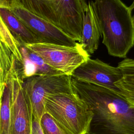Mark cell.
<instances>
[{"label":"cell","mask_w":134,"mask_h":134,"mask_svg":"<svg viewBox=\"0 0 134 134\" xmlns=\"http://www.w3.org/2000/svg\"><path fill=\"white\" fill-rule=\"evenodd\" d=\"M71 82L93 113L87 134H134V105L120 94L72 77Z\"/></svg>","instance_id":"1"},{"label":"cell","mask_w":134,"mask_h":134,"mask_svg":"<svg viewBox=\"0 0 134 134\" xmlns=\"http://www.w3.org/2000/svg\"><path fill=\"white\" fill-rule=\"evenodd\" d=\"M91 4L109 54L125 58L134 45L131 12L121 0H95Z\"/></svg>","instance_id":"2"},{"label":"cell","mask_w":134,"mask_h":134,"mask_svg":"<svg viewBox=\"0 0 134 134\" xmlns=\"http://www.w3.org/2000/svg\"><path fill=\"white\" fill-rule=\"evenodd\" d=\"M13 5L21 7L80 42L87 6L85 0H13Z\"/></svg>","instance_id":"3"},{"label":"cell","mask_w":134,"mask_h":134,"mask_svg":"<svg viewBox=\"0 0 134 134\" xmlns=\"http://www.w3.org/2000/svg\"><path fill=\"white\" fill-rule=\"evenodd\" d=\"M44 112L68 134H87L93 113L75 93L51 94L44 101Z\"/></svg>","instance_id":"4"},{"label":"cell","mask_w":134,"mask_h":134,"mask_svg":"<svg viewBox=\"0 0 134 134\" xmlns=\"http://www.w3.org/2000/svg\"><path fill=\"white\" fill-rule=\"evenodd\" d=\"M71 75L37 74L21 81V86L30 104L32 115L40 121L44 113V101L50 95L74 92Z\"/></svg>","instance_id":"5"},{"label":"cell","mask_w":134,"mask_h":134,"mask_svg":"<svg viewBox=\"0 0 134 134\" xmlns=\"http://www.w3.org/2000/svg\"><path fill=\"white\" fill-rule=\"evenodd\" d=\"M24 46L40 57L48 65L71 76L78 66L90 58L81 46L70 47L46 42L26 43Z\"/></svg>","instance_id":"6"},{"label":"cell","mask_w":134,"mask_h":134,"mask_svg":"<svg viewBox=\"0 0 134 134\" xmlns=\"http://www.w3.org/2000/svg\"><path fill=\"white\" fill-rule=\"evenodd\" d=\"M8 8L14 15L36 36L39 42L70 47H78L80 46L79 43L52 24L21 7L13 5Z\"/></svg>","instance_id":"7"},{"label":"cell","mask_w":134,"mask_h":134,"mask_svg":"<svg viewBox=\"0 0 134 134\" xmlns=\"http://www.w3.org/2000/svg\"><path fill=\"white\" fill-rule=\"evenodd\" d=\"M10 71L13 78V94L9 134H32L31 108L21 86L15 58L13 60Z\"/></svg>","instance_id":"8"},{"label":"cell","mask_w":134,"mask_h":134,"mask_svg":"<svg viewBox=\"0 0 134 134\" xmlns=\"http://www.w3.org/2000/svg\"><path fill=\"white\" fill-rule=\"evenodd\" d=\"M123 75V73L118 67H114L100 60H93L90 58L73 71L71 77L106 87L120 94L115 83Z\"/></svg>","instance_id":"9"},{"label":"cell","mask_w":134,"mask_h":134,"mask_svg":"<svg viewBox=\"0 0 134 134\" xmlns=\"http://www.w3.org/2000/svg\"><path fill=\"white\" fill-rule=\"evenodd\" d=\"M100 36L95 16L89 2L83 18L81 40L79 44L86 52L92 54L98 49Z\"/></svg>","instance_id":"10"},{"label":"cell","mask_w":134,"mask_h":134,"mask_svg":"<svg viewBox=\"0 0 134 134\" xmlns=\"http://www.w3.org/2000/svg\"><path fill=\"white\" fill-rule=\"evenodd\" d=\"M0 16L10 32L22 45L39 42V39L7 7L0 6Z\"/></svg>","instance_id":"11"},{"label":"cell","mask_w":134,"mask_h":134,"mask_svg":"<svg viewBox=\"0 0 134 134\" xmlns=\"http://www.w3.org/2000/svg\"><path fill=\"white\" fill-rule=\"evenodd\" d=\"M12 94L13 78L10 69L6 82L0 91V134H9Z\"/></svg>","instance_id":"12"},{"label":"cell","mask_w":134,"mask_h":134,"mask_svg":"<svg viewBox=\"0 0 134 134\" xmlns=\"http://www.w3.org/2000/svg\"><path fill=\"white\" fill-rule=\"evenodd\" d=\"M0 38L17 62L21 65L23 57L20 51L21 45L14 37L0 16Z\"/></svg>","instance_id":"13"},{"label":"cell","mask_w":134,"mask_h":134,"mask_svg":"<svg viewBox=\"0 0 134 134\" xmlns=\"http://www.w3.org/2000/svg\"><path fill=\"white\" fill-rule=\"evenodd\" d=\"M14 58L0 38V91L6 82Z\"/></svg>","instance_id":"14"},{"label":"cell","mask_w":134,"mask_h":134,"mask_svg":"<svg viewBox=\"0 0 134 134\" xmlns=\"http://www.w3.org/2000/svg\"><path fill=\"white\" fill-rule=\"evenodd\" d=\"M120 94L129 103L134 105V74H124L122 77L115 83Z\"/></svg>","instance_id":"15"},{"label":"cell","mask_w":134,"mask_h":134,"mask_svg":"<svg viewBox=\"0 0 134 134\" xmlns=\"http://www.w3.org/2000/svg\"><path fill=\"white\" fill-rule=\"evenodd\" d=\"M20 51L23 57L21 71L19 73V78L21 81L25 79L37 74V68L35 64L31 61L28 56V50L24 46L21 45Z\"/></svg>","instance_id":"16"},{"label":"cell","mask_w":134,"mask_h":134,"mask_svg":"<svg viewBox=\"0 0 134 134\" xmlns=\"http://www.w3.org/2000/svg\"><path fill=\"white\" fill-rule=\"evenodd\" d=\"M40 124L43 134H68L59 126L51 116L46 112L42 115Z\"/></svg>","instance_id":"17"},{"label":"cell","mask_w":134,"mask_h":134,"mask_svg":"<svg viewBox=\"0 0 134 134\" xmlns=\"http://www.w3.org/2000/svg\"><path fill=\"white\" fill-rule=\"evenodd\" d=\"M28 56L31 61H32L37 66V74L53 75L63 74L61 72L48 65L40 57L29 50H28Z\"/></svg>","instance_id":"18"},{"label":"cell","mask_w":134,"mask_h":134,"mask_svg":"<svg viewBox=\"0 0 134 134\" xmlns=\"http://www.w3.org/2000/svg\"><path fill=\"white\" fill-rule=\"evenodd\" d=\"M117 67L123 74H134V59H125L118 63Z\"/></svg>","instance_id":"19"},{"label":"cell","mask_w":134,"mask_h":134,"mask_svg":"<svg viewBox=\"0 0 134 134\" xmlns=\"http://www.w3.org/2000/svg\"><path fill=\"white\" fill-rule=\"evenodd\" d=\"M32 134H43L40 121L32 116Z\"/></svg>","instance_id":"20"},{"label":"cell","mask_w":134,"mask_h":134,"mask_svg":"<svg viewBox=\"0 0 134 134\" xmlns=\"http://www.w3.org/2000/svg\"><path fill=\"white\" fill-rule=\"evenodd\" d=\"M13 0H0V6L9 8L13 4Z\"/></svg>","instance_id":"21"},{"label":"cell","mask_w":134,"mask_h":134,"mask_svg":"<svg viewBox=\"0 0 134 134\" xmlns=\"http://www.w3.org/2000/svg\"><path fill=\"white\" fill-rule=\"evenodd\" d=\"M128 8L131 12H132L134 9V1H133L132 3L130 5V6L128 7ZM132 19H133V24H134V14L133 15H132Z\"/></svg>","instance_id":"22"}]
</instances>
